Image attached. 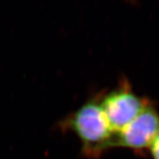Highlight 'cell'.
I'll return each mask as SVG.
<instances>
[{"label": "cell", "mask_w": 159, "mask_h": 159, "mask_svg": "<svg viewBox=\"0 0 159 159\" xmlns=\"http://www.w3.org/2000/svg\"><path fill=\"white\" fill-rule=\"evenodd\" d=\"M63 128L78 136L86 157L98 158L112 148L115 133L111 130L98 99H91L67 116Z\"/></svg>", "instance_id": "6da1fadb"}, {"label": "cell", "mask_w": 159, "mask_h": 159, "mask_svg": "<svg viewBox=\"0 0 159 159\" xmlns=\"http://www.w3.org/2000/svg\"><path fill=\"white\" fill-rule=\"evenodd\" d=\"M99 102L114 133L125 128L149 104L135 94L126 82L107 93Z\"/></svg>", "instance_id": "7a4b0ae2"}, {"label": "cell", "mask_w": 159, "mask_h": 159, "mask_svg": "<svg viewBox=\"0 0 159 159\" xmlns=\"http://www.w3.org/2000/svg\"><path fill=\"white\" fill-rule=\"evenodd\" d=\"M159 132V115L152 105H147L129 124L115 133L112 148L124 147L141 150L150 147Z\"/></svg>", "instance_id": "3957f363"}]
</instances>
